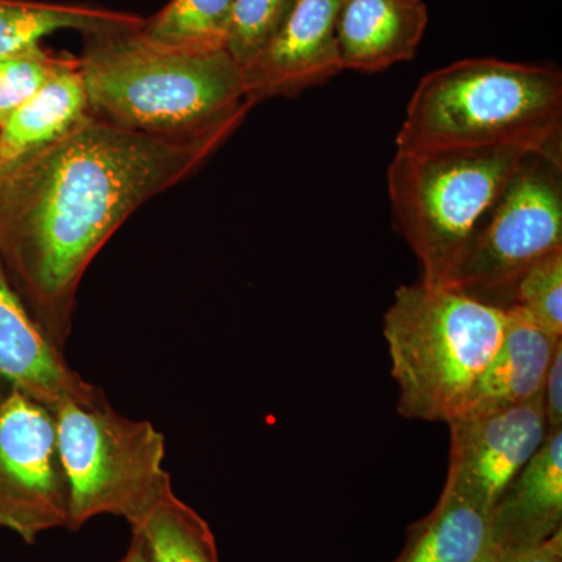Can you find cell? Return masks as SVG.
<instances>
[{"instance_id":"cell-1","label":"cell","mask_w":562,"mask_h":562,"mask_svg":"<svg viewBox=\"0 0 562 562\" xmlns=\"http://www.w3.org/2000/svg\"><path fill=\"white\" fill-rule=\"evenodd\" d=\"M231 131L188 138L147 135L85 116L14 168L11 235L41 327L63 350L88 266L122 222L191 172Z\"/></svg>"},{"instance_id":"cell-2","label":"cell","mask_w":562,"mask_h":562,"mask_svg":"<svg viewBox=\"0 0 562 562\" xmlns=\"http://www.w3.org/2000/svg\"><path fill=\"white\" fill-rule=\"evenodd\" d=\"M139 31L99 36L81 61L90 109L120 127L168 138L232 132L241 122L251 102L227 50L165 49Z\"/></svg>"},{"instance_id":"cell-3","label":"cell","mask_w":562,"mask_h":562,"mask_svg":"<svg viewBox=\"0 0 562 562\" xmlns=\"http://www.w3.org/2000/svg\"><path fill=\"white\" fill-rule=\"evenodd\" d=\"M561 128L560 70L469 58L420 80L395 146L402 150L519 146L561 160Z\"/></svg>"},{"instance_id":"cell-4","label":"cell","mask_w":562,"mask_h":562,"mask_svg":"<svg viewBox=\"0 0 562 562\" xmlns=\"http://www.w3.org/2000/svg\"><path fill=\"white\" fill-rule=\"evenodd\" d=\"M505 310L454 288L401 286L383 335L406 419H454L501 347Z\"/></svg>"},{"instance_id":"cell-5","label":"cell","mask_w":562,"mask_h":562,"mask_svg":"<svg viewBox=\"0 0 562 562\" xmlns=\"http://www.w3.org/2000/svg\"><path fill=\"white\" fill-rule=\"evenodd\" d=\"M531 155L519 146L395 151L387 192L422 283L453 286L484 217Z\"/></svg>"},{"instance_id":"cell-6","label":"cell","mask_w":562,"mask_h":562,"mask_svg":"<svg viewBox=\"0 0 562 562\" xmlns=\"http://www.w3.org/2000/svg\"><path fill=\"white\" fill-rule=\"evenodd\" d=\"M69 486V530L98 516L138 522L172 490L162 468L165 436L150 422L111 408L66 402L54 412Z\"/></svg>"},{"instance_id":"cell-7","label":"cell","mask_w":562,"mask_h":562,"mask_svg":"<svg viewBox=\"0 0 562 562\" xmlns=\"http://www.w3.org/2000/svg\"><path fill=\"white\" fill-rule=\"evenodd\" d=\"M561 249V160L531 155L476 232L452 288L508 308L524 273Z\"/></svg>"},{"instance_id":"cell-8","label":"cell","mask_w":562,"mask_h":562,"mask_svg":"<svg viewBox=\"0 0 562 562\" xmlns=\"http://www.w3.org/2000/svg\"><path fill=\"white\" fill-rule=\"evenodd\" d=\"M0 527L33 543L69 528V486L54 413L21 391L0 401Z\"/></svg>"},{"instance_id":"cell-9","label":"cell","mask_w":562,"mask_h":562,"mask_svg":"<svg viewBox=\"0 0 562 562\" xmlns=\"http://www.w3.org/2000/svg\"><path fill=\"white\" fill-rule=\"evenodd\" d=\"M447 425L450 460L443 491L487 513L547 438L541 398Z\"/></svg>"},{"instance_id":"cell-10","label":"cell","mask_w":562,"mask_h":562,"mask_svg":"<svg viewBox=\"0 0 562 562\" xmlns=\"http://www.w3.org/2000/svg\"><path fill=\"white\" fill-rule=\"evenodd\" d=\"M341 5L342 0H294L279 31L243 69L251 103L273 95L299 94L344 70L336 43Z\"/></svg>"},{"instance_id":"cell-11","label":"cell","mask_w":562,"mask_h":562,"mask_svg":"<svg viewBox=\"0 0 562 562\" xmlns=\"http://www.w3.org/2000/svg\"><path fill=\"white\" fill-rule=\"evenodd\" d=\"M0 379L11 390L49 408L66 402L98 405L106 401L94 384L69 368L61 349L55 346L40 322L33 319L20 295L11 288L0 265Z\"/></svg>"},{"instance_id":"cell-12","label":"cell","mask_w":562,"mask_h":562,"mask_svg":"<svg viewBox=\"0 0 562 562\" xmlns=\"http://www.w3.org/2000/svg\"><path fill=\"white\" fill-rule=\"evenodd\" d=\"M490 517L497 562H512L562 530V430L547 436Z\"/></svg>"},{"instance_id":"cell-13","label":"cell","mask_w":562,"mask_h":562,"mask_svg":"<svg viewBox=\"0 0 562 562\" xmlns=\"http://www.w3.org/2000/svg\"><path fill=\"white\" fill-rule=\"evenodd\" d=\"M561 342L562 338L543 331L516 306L505 308L501 347L473 384L457 417L498 413L541 398L543 380Z\"/></svg>"},{"instance_id":"cell-14","label":"cell","mask_w":562,"mask_h":562,"mask_svg":"<svg viewBox=\"0 0 562 562\" xmlns=\"http://www.w3.org/2000/svg\"><path fill=\"white\" fill-rule=\"evenodd\" d=\"M427 24L422 0H342L336 20L342 69L380 72L412 60Z\"/></svg>"},{"instance_id":"cell-15","label":"cell","mask_w":562,"mask_h":562,"mask_svg":"<svg viewBox=\"0 0 562 562\" xmlns=\"http://www.w3.org/2000/svg\"><path fill=\"white\" fill-rule=\"evenodd\" d=\"M88 109L80 68L63 61L54 76L0 125V171H13L60 139L87 116Z\"/></svg>"},{"instance_id":"cell-16","label":"cell","mask_w":562,"mask_h":562,"mask_svg":"<svg viewBox=\"0 0 562 562\" xmlns=\"http://www.w3.org/2000/svg\"><path fill=\"white\" fill-rule=\"evenodd\" d=\"M490 514L442 490L435 508L408 528L394 562H497Z\"/></svg>"},{"instance_id":"cell-17","label":"cell","mask_w":562,"mask_h":562,"mask_svg":"<svg viewBox=\"0 0 562 562\" xmlns=\"http://www.w3.org/2000/svg\"><path fill=\"white\" fill-rule=\"evenodd\" d=\"M140 27L138 18L111 11L0 0V57L40 49L41 41L60 31L102 36Z\"/></svg>"},{"instance_id":"cell-18","label":"cell","mask_w":562,"mask_h":562,"mask_svg":"<svg viewBox=\"0 0 562 562\" xmlns=\"http://www.w3.org/2000/svg\"><path fill=\"white\" fill-rule=\"evenodd\" d=\"M132 532L143 542L147 562H220L209 522L173 490L132 525Z\"/></svg>"},{"instance_id":"cell-19","label":"cell","mask_w":562,"mask_h":562,"mask_svg":"<svg viewBox=\"0 0 562 562\" xmlns=\"http://www.w3.org/2000/svg\"><path fill=\"white\" fill-rule=\"evenodd\" d=\"M235 0H171L140 35L165 49H225Z\"/></svg>"},{"instance_id":"cell-20","label":"cell","mask_w":562,"mask_h":562,"mask_svg":"<svg viewBox=\"0 0 562 562\" xmlns=\"http://www.w3.org/2000/svg\"><path fill=\"white\" fill-rule=\"evenodd\" d=\"M543 331L562 338V249L532 265L517 281L513 303Z\"/></svg>"},{"instance_id":"cell-21","label":"cell","mask_w":562,"mask_h":562,"mask_svg":"<svg viewBox=\"0 0 562 562\" xmlns=\"http://www.w3.org/2000/svg\"><path fill=\"white\" fill-rule=\"evenodd\" d=\"M294 0H235L225 50L239 68L250 65L286 20Z\"/></svg>"},{"instance_id":"cell-22","label":"cell","mask_w":562,"mask_h":562,"mask_svg":"<svg viewBox=\"0 0 562 562\" xmlns=\"http://www.w3.org/2000/svg\"><path fill=\"white\" fill-rule=\"evenodd\" d=\"M61 63L41 49L0 57V125L54 76Z\"/></svg>"},{"instance_id":"cell-23","label":"cell","mask_w":562,"mask_h":562,"mask_svg":"<svg viewBox=\"0 0 562 562\" xmlns=\"http://www.w3.org/2000/svg\"><path fill=\"white\" fill-rule=\"evenodd\" d=\"M547 436L562 430V342L554 350L541 392Z\"/></svg>"},{"instance_id":"cell-24","label":"cell","mask_w":562,"mask_h":562,"mask_svg":"<svg viewBox=\"0 0 562 562\" xmlns=\"http://www.w3.org/2000/svg\"><path fill=\"white\" fill-rule=\"evenodd\" d=\"M512 562H562V530L541 546L514 558Z\"/></svg>"},{"instance_id":"cell-25","label":"cell","mask_w":562,"mask_h":562,"mask_svg":"<svg viewBox=\"0 0 562 562\" xmlns=\"http://www.w3.org/2000/svg\"><path fill=\"white\" fill-rule=\"evenodd\" d=\"M120 562H147L143 542H140L138 536L133 535V532L131 546H128L127 552H125Z\"/></svg>"},{"instance_id":"cell-26","label":"cell","mask_w":562,"mask_h":562,"mask_svg":"<svg viewBox=\"0 0 562 562\" xmlns=\"http://www.w3.org/2000/svg\"><path fill=\"white\" fill-rule=\"evenodd\" d=\"M3 395H0V401H2Z\"/></svg>"}]
</instances>
